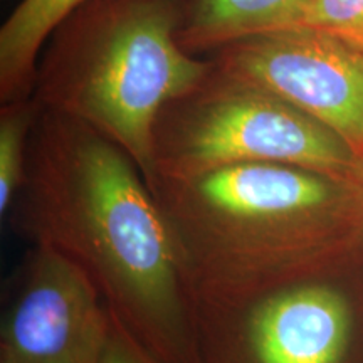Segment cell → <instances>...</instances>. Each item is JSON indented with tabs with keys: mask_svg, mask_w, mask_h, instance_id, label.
<instances>
[{
	"mask_svg": "<svg viewBox=\"0 0 363 363\" xmlns=\"http://www.w3.org/2000/svg\"><path fill=\"white\" fill-rule=\"evenodd\" d=\"M305 0H180V44L195 56L247 35L288 29Z\"/></svg>",
	"mask_w": 363,
	"mask_h": 363,
	"instance_id": "obj_8",
	"label": "cell"
},
{
	"mask_svg": "<svg viewBox=\"0 0 363 363\" xmlns=\"http://www.w3.org/2000/svg\"><path fill=\"white\" fill-rule=\"evenodd\" d=\"M99 363H152L143 353L136 350V347L128 338L116 328L113 323V330L108 340L106 348Z\"/></svg>",
	"mask_w": 363,
	"mask_h": 363,
	"instance_id": "obj_12",
	"label": "cell"
},
{
	"mask_svg": "<svg viewBox=\"0 0 363 363\" xmlns=\"http://www.w3.org/2000/svg\"><path fill=\"white\" fill-rule=\"evenodd\" d=\"M311 29L363 52V0H305L288 29Z\"/></svg>",
	"mask_w": 363,
	"mask_h": 363,
	"instance_id": "obj_11",
	"label": "cell"
},
{
	"mask_svg": "<svg viewBox=\"0 0 363 363\" xmlns=\"http://www.w3.org/2000/svg\"><path fill=\"white\" fill-rule=\"evenodd\" d=\"M180 0H88L45 43L34 101L115 142L150 185L158 115L211 71L180 44Z\"/></svg>",
	"mask_w": 363,
	"mask_h": 363,
	"instance_id": "obj_3",
	"label": "cell"
},
{
	"mask_svg": "<svg viewBox=\"0 0 363 363\" xmlns=\"http://www.w3.org/2000/svg\"><path fill=\"white\" fill-rule=\"evenodd\" d=\"M212 66L284 99L363 160V52L311 29L254 34L206 56Z\"/></svg>",
	"mask_w": 363,
	"mask_h": 363,
	"instance_id": "obj_6",
	"label": "cell"
},
{
	"mask_svg": "<svg viewBox=\"0 0 363 363\" xmlns=\"http://www.w3.org/2000/svg\"><path fill=\"white\" fill-rule=\"evenodd\" d=\"M40 113L34 98L4 103L0 108V216L6 217L26 180L27 157Z\"/></svg>",
	"mask_w": 363,
	"mask_h": 363,
	"instance_id": "obj_10",
	"label": "cell"
},
{
	"mask_svg": "<svg viewBox=\"0 0 363 363\" xmlns=\"http://www.w3.org/2000/svg\"><path fill=\"white\" fill-rule=\"evenodd\" d=\"M7 217L13 233L88 276L116 328L150 362L199 363L194 305L169 224L123 148L40 108Z\"/></svg>",
	"mask_w": 363,
	"mask_h": 363,
	"instance_id": "obj_1",
	"label": "cell"
},
{
	"mask_svg": "<svg viewBox=\"0 0 363 363\" xmlns=\"http://www.w3.org/2000/svg\"><path fill=\"white\" fill-rule=\"evenodd\" d=\"M150 189L194 310L337 269L363 249V180L244 163Z\"/></svg>",
	"mask_w": 363,
	"mask_h": 363,
	"instance_id": "obj_2",
	"label": "cell"
},
{
	"mask_svg": "<svg viewBox=\"0 0 363 363\" xmlns=\"http://www.w3.org/2000/svg\"><path fill=\"white\" fill-rule=\"evenodd\" d=\"M244 163H283L363 180V160L333 131L211 62L206 78L157 118L150 185Z\"/></svg>",
	"mask_w": 363,
	"mask_h": 363,
	"instance_id": "obj_4",
	"label": "cell"
},
{
	"mask_svg": "<svg viewBox=\"0 0 363 363\" xmlns=\"http://www.w3.org/2000/svg\"><path fill=\"white\" fill-rule=\"evenodd\" d=\"M88 0H21L0 27V101L33 96L45 43L72 11Z\"/></svg>",
	"mask_w": 363,
	"mask_h": 363,
	"instance_id": "obj_9",
	"label": "cell"
},
{
	"mask_svg": "<svg viewBox=\"0 0 363 363\" xmlns=\"http://www.w3.org/2000/svg\"><path fill=\"white\" fill-rule=\"evenodd\" d=\"M194 313L199 363H350L355 350V299L330 271Z\"/></svg>",
	"mask_w": 363,
	"mask_h": 363,
	"instance_id": "obj_5",
	"label": "cell"
},
{
	"mask_svg": "<svg viewBox=\"0 0 363 363\" xmlns=\"http://www.w3.org/2000/svg\"><path fill=\"white\" fill-rule=\"evenodd\" d=\"M111 330L88 276L30 244L4 284L0 363H99Z\"/></svg>",
	"mask_w": 363,
	"mask_h": 363,
	"instance_id": "obj_7",
	"label": "cell"
}]
</instances>
